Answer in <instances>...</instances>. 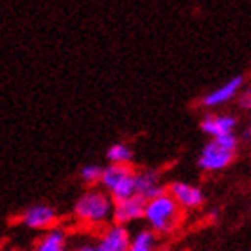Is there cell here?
Masks as SVG:
<instances>
[{"instance_id": "cell-16", "label": "cell", "mask_w": 251, "mask_h": 251, "mask_svg": "<svg viewBox=\"0 0 251 251\" xmlns=\"http://www.w3.org/2000/svg\"><path fill=\"white\" fill-rule=\"evenodd\" d=\"M237 99H239V106H241L242 110H250L251 108V92L250 88L241 90V94L237 95Z\"/></svg>"}, {"instance_id": "cell-20", "label": "cell", "mask_w": 251, "mask_h": 251, "mask_svg": "<svg viewBox=\"0 0 251 251\" xmlns=\"http://www.w3.org/2000/svg\"><path fill=\"white\" fill-rule=\"evenodd\" d=\"M0 251H2V248H0Z\"/></svg>"}, {"instance_id": "cell-11", "label": "cell", "mask_w": 251, "mask_h": 251, "mask_svg": "<svg viewBox=\"0 0 251 251\" xmlns=\"http://www.w3.org/2000/svg\"><path fill=\"white\" fill-rule=\"evenodd\" d=\"M133 173H135V171H133L131 165H111L110 163L108 167H102L100 185H102L108 192H111L117 185L121 183V181H124V179L127 178V176H131Z\"/></svg>"}, {"instance_id": "cell-15", "label": "cell", "mask_w": 251, "mask_h": 251, "mask_svg": "<svg viewBox=\"0 0 251 251\" xmlns=\"http://www.w3.org/2000/svg\"><path fill=\"white\" fill-rule=\"evenodd\" d=\"M100 176H102V167L94 165V163H88V165L81 167V171H79V178H81V181H83L84 185H88V187L99 185Z\"/></svg>"}, {"instance_id": "cell-14", "label": "cell", "mask_w": 251, "mask_h": 251, "mask_svg": "<svg viewBox=\"0 0 251 251\" xmlns=\"http://www.w3.org/2000/svg\"><path fill=\"white\" fill-rule=\"evenodd\" d=\"M106 158L111 165H131L133 162V149L124 142H117L108 147Z\"/></svg>"}, {"instance_id": "cell-3", "label": "cell", "mask_w": 251, "mask_h": 251, "mask_svg": "<svg viewBox=\"0 0 251 251\" xmlns=\"http://www.w3.org/2000/svg\"><path fill=\"white\" fill-rule=\"evenodd\" d=\"M237 149H239V136H237V133L210 140L201 149V152H199V158H198L199 169L204 171V173H219V171H225L235 160Z\"/></svg>"}, {"instance_id": "cell-13", "label": "cell", "mask_w": 251, "mask_h": 251, "mask_svg": "<svg viewBox=\"0 0 251 251\" xmlns=\"http://www.w3.org/2000/svg\"><path fill=\"white\" fill-rule=\"evenodd\" d=\"M156 250V235L149 228L138 230L135 235L129 237L127 251H154Z\"/></svg>"}, {"instance_id": "cell-18", "label": "cell", "mask_w": 251, "mask_h": 251, "mask_svg": "<svg viewBox=\"0 0 251 251\" xmlns=\"http://www.w3.org/2000/svg\"><path fill=\"white\" fill-rule=\"evenodd\" d=\"M242 140H250V127L244 129V133H242Z\"/></svg>"}, {"instance_id": "cell-10", "label": "cell", "mask_w": 251, "mask_h": 251, "mask_svg": "<svg viewBox=\"0 0 251 251\" xmlns=\"http://www.w3.org/2000/svg\"><path fill=\"white\" fill-rule=\"evenodd\" d=\"M136 194L146 201L152 198H158L165 192V187L162 185V176L154 169H144L140 173H135Z\"/></svg>"}, {"instance_id": "cell-7", "label": "cell", "mask_w": 251, "mask_h": 251, "mask_svg": "<svg viewBox=\"0 0 251 251\" xmlns=\"http://www.w3.org/2000/svg\"><path fill=\"white\" fill-rule=\"evenodd\" d=\"M144 208H146V199L140 198L138 194L124 201L113 203V212H111V221L113 225L126 226L129 223L142 219L144 217Z\"/></svg>"}, {"instance_id": "cell-17", "label": "cell", "mask_w": 251, "mask_h": 251, "mask_svg": "<svg viewBox=\"0 0 251 251\" xmlns=\"http://www.w3.org/2000/svg\"><path fill=\"white\" fill-rule=\"evenodd\" d=\"M72 251H95V246L92 242H83V244H77Z\"/></svg>"}, {"instance_id": "cell-12", "label": "cell", "mask_w": 251, "mask_h": 251, "mask_svg": "<svg viewBox=\"0 0 251 251\" xmlns=\"http://www.w3.org/2000/svg\"><path fill=\"white\" fill-rule=\"evenodd\" d=\"M32 251H67V233L61 228H52L36 242Z\"/></svg>"}, {"instance_id": "cell-4", "label": "cell", "mask_w": 251, "mask_h": 251, "mask_svg": "<svg viewBox=\"0 0 251 251\" xmlns=\"http://www.w3.org/2000/svg\"><path fill=\"white\" fill-rule=\"evenodd\" d=\"M20 223L31 230L49 231L58 225V212L50 204H32L22 212Z\"/></svg>"}, {"instance_id": "cell-2", "label": "cell", "mask_w": 251, "mask_h": 251, "mask_svg": "<svg viewBox=\"0 0 251 251\" xmlns=\"http://www.w3.org/2000/svg\"><path fill=\"white\" fill-rule=\"evenodd\" d=\"M113 201L108 192L99 188H90L74 204V215L81 225L86 226H104L111 219Z\"/></svg>"}, {"instance_id": "cell-9", "label": "cell", "mask_w": 251, "mask_h": 251, "mask_svg": "<svg viewBox=\"0 0 251 251\" xmlns=\"http://www.w3.org/2000/svg\"><path fill=\"white\" fill-rule=\"evenodd\" d=\"M129 230L126 226L111 225L100 233L99 241L95 242V251H127L129 246Z\"/></svg>"}, {"instance_id": "cell-6", "label": "cell", "mask_w": 251, "mask_h": 251, "mask_svg": "<svg viewBox=\"0 0 251 251\" xmlns=\"http://www.w3.org/2000/svg\"><path fill=\"white\" fill-rule=\"evenodd\" d=\"M244 83H246L244 75H235L230 81H226L225 84H221L212 92H208L201 99V104L204 108H219V106L228 104L230 100L237 99V95L241 94V90L244 88Z\"/></svg>"}, {"instance_id": "cell-1", "label": "cell", "mask_w": 251, "mask_h": 251, "mask_svg": "<svg viewBox=\"0 0 251 251\" xmlns=\"http://www.w3.org/2000/svg\"><path fill=\"white\" fill-rule=\"evenodd\" d=\"M181 217H183V210L179 208L176 201L167 192H163L162 196L146 201L142 219H146L149 230L154 235L156 233L165 235V233H171L178 228Z\"/></svg>"}, {"instance_id": "cell-19", "label": "cell", "mask_w": 251, "mask_h": 251, "mask_svg": "<svg viewBox=\"0 0 251 251\" xmlns=\"http://www.w3.org/2000/svg\"><path fill=\"white\" fill-rule=\"evenodd\" d=\"M15 251H25V250H15Z\"/></svg>"}, {"instance_id": "cell-8", "label": "cell", "mask_w": 251, "mask_h": 251, "mask_svg": "<svg viewBox=\"0 0 251 251\" xmlns=\"http://www.w3.org/2000/svg\"><path fill=\"white\" fill-rule=\"evenodd\" d=\"M237 124H239V121H237L235 115H230V113H212V115L203 117L201 131L214 140V138H221V136L233 135L237 129Z\"/></svg>"}, {"instance_id": "cell-5", "label": "cell", "mask_w": 251, "mask_h": 251, "mask_svg": "<svg viewBox=\"0 0 251 251\" xmlns=\"http://www.w3.org/2000/svg\"><path fill=\"white\" fill-rule=\"evenodd\" d=\"M165 192L176 201V204L181 210H198L204 203L203 190L196 185L185 183V181H174L165 188Z\"/></svg>"}]
</instances>
